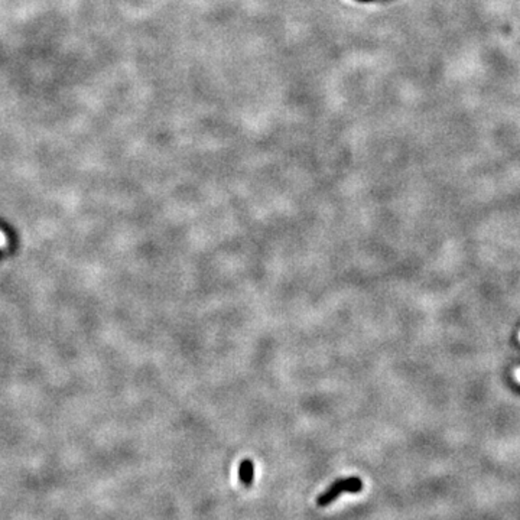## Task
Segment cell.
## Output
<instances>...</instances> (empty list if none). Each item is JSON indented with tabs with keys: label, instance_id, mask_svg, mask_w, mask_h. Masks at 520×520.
<instances>
[{
	"label": "cell",
	"instance_id": "obj_1",
	"mask_svg": "<svg viewBox=\"0 0 520 520\" xmlns=\"http://www.w3.org/2000/svg\"><path fill=\"white\" fill-rule=\"evenodd\" d=\"M361 488H363V483L357 477L338 480L325 493H322L318 497L317 503H318V506L324 507V506H328L330 503H333L334 500H337L341 493H358V491H361Z\"/></svg>",
	"mask_w": 520,
	"mask_h": 520
},
{
	"label": "cell",
	"instance_id": "obj_2",
	"mask_svg": "<svg viewBox=\"0 0 520 520\" xmlns=\"http://www.w3.org/2000/svg\"><path fill=\"white\" fill-rule=\"evenodd\" d=\"M238 478L246 486L250 487L254 480V464L252 460H243L238 467Z\"/></svg>",
	"mask_w": 520,
	"mask_h": 520
},
{
	"label": "cell",
	"instance_id": "obj_3",
	"mask_svg": "<svg viewBox=\"0 0 520 520\" xmlns=\"http://www.w3.org/2000/svg\"><path fill=\"white\" fill-rule=\"evenodd\" d=\"M6 246V237H4V234L0 231V247H4Z\"/></svg>",
	"mask_w": 520,
	"mask_h": 520
},
{
	"label": "cell",
	"instance_id": "obj_4",
	"mask_svg": "<svg viewBox=\"0 0 520 520\" xmlns=\"http://www.w3.org/2000/svg\"><path fill=\"white\" fill-rule=\"evenodd\" d=\"M360 1H370V0H360Z\"/></svg>",
	"mask_w": 520,
	"mask_h": 520
},
{
	"label": "cell",
	"instance_id": "obj_5",
	"mask_svg": "<svg viewBox=\"0 0 520 520\" xmlns=\"http://www.w3.org/2000/svg\"><path fill=\"white\" fill-rule=\"evenodd\" d=\"M519 379H520V373H519Z\"/></svg>",
	"mask_w": 520,
	"mask_h": 520
}]
</instances>
